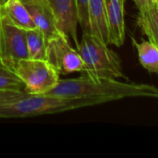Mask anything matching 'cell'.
I'll use <instances>...</instances> for the list:
<instances>
[{
    "mask_svg": "<svg viewBox=\"0 0 158 158\" xmlns=\"http://www.w3.org/2000/svg\"><path fill=\"white\" fill-rule=\"evenodd\" d=\"M47 94L80 100L87 107L125 98H158V86L82 74L78 78L60 79L57 85Z\"/></svg>",
    "mask_w": 158,
    "mask_h": 158,
    "instance_id": "cell-1",
    "label": "cell"
},
{
    "mask_svg": "<svg viewBox=\"0 0 158 158\" xmlns=\"http://www.w3.org/2000/svg\"><path fill=\"white\" fill-rule=\"evenodd\" d=\"M85 107L80 100L66 99L52 94H29L0 104V119L25 118L62 113Z\"/></svg>",
    "mask_w": 158,
    "mask_h": 158,
    "instance_id": "cell-2",
    "label": "cell"
},
{
    "mask_svg": "<svg viewBox=\"0 0 158 158\" xmlns=\"http://www.w3.org/2000/svg\"><path fill=\"white\" fill-rule=\"evenodd\" d=\"M108 45L91 32L82 33L81 40L76 44L84 62L82 74L94 78L124 77L121 59Z\"/></svg>",
    "mask_w": 158,
    "mask_h": 158,
    "instance_id": "cell-3",
    "label": "cell"
},
{
    "mask_svg": "<svg viewBox=\"0 0 158 158\" xmlns=\"http://www.w3.org/2000/svg\"><path fill=\"white\" fill-rule=\"evenodd\" d=\"M13 70L23 83L24 92L29 94H48L60 80V74L46 59H20Z\"/></svg>",
    "mask_w": 158,
    "mask_h": 158,
    "instance_id": "cell-4",
    "label": "cell"
},
{
    "mask_svg": "<svg viewBox=\"0 0 158 158\" xmlns=\"http://www.w3.org/2000/svg\"><path fill=\"white\" fill-rule=\"evenodd\" d=\"M46 60L60 75L84 71V62L66 34L46 40Z\"/></svg>",
    "mask_w": 158,
    "mask_h": 158,
    "instance_id": "cell-5",
    "label": "cell"
},
{
    "mask_svg": "<svg viewBox=\"0 0 158 158\" xmlns=\"http://www.w3.org/2000/svg\"><path fill=\"white\" fill-rule=\"evenodd\" d=\"M27 57L26 31L15 26L0 8V59L13 69L19 60Z\"/></svg>",
    "mask_w": 158,
    "mask_h": 158,
    "instance_id": "cell-6",
    "label": "cell"
},
{
    "mask_svg": "<svg viewBox=\"0 0 158 158\" xmlns=\"http://www.w3.org/2000/svg\"><path fill=\"white\" fill-rule=\"evenodd\" d=\"M52 9L59 29L69 38L78 44L77 27L79 25L75 0H51Z\"/></svg>",
    "mask_w": 158,
    "mask_h": 158,
    "instance_id": "cell-7",
    "label": "cell"
},
{
    "mask_svg": "<svg viewBox=\"0 0 158 158\" xmlns=\"http://www.w3.org/2000/svg\"><path fill=\"white\" fill-rule=\"evenodd\" d=\"M125 0H106L109 44L120 47L125 42Z\"/></svg>",
    "mask_w": 158,
    "mask_h": 158,
    "instance_id": "cell-8",
    "label": "cell"
},
{
    "mask_svg": "<svg viewBox=\"0 0 158 158\" xmlns=\"http://www.w3.org/2000/svg\"><path fill=\"white\" fill-rule=\"evenodd\" d=\"M26 6L32 17L35 27L44 34L46 40L61 34H65L59 29L56 18L54 16V13L51 10L36 5H26Z\"/></svg>",
    "mask_w": 158,
    "mask_h": 158,
    "instance_id": "cell-9",
    "label": "cell"
},
{
    "mask_svg": "<svg viewBox=\"0 0 158 158\" xmlns=\"http://www.w3.org/2000/svg\"><path fill=\"white\" fill-rule=\"evenodd\" d=\"M91 33L104 43L109 44V34L106 14V0H89Z\"/></svg>",
    "mask_w": 158,
    "mask_h": 158,
    "instance_id": "cell-10",
    "label": "cell"
},
{
    "mask_svg": "<svg viewBox=\"0 0 158 158\" xmlns=\"http://www.w3.org/2000/svg\"><path fill=\"white\" fill-rule=\"evenodd\" d=\"M1 9L15 26L25 31L36 28L27 6L21 0H10Z\"/></svg>",
    "mask_w": 158,
    "mask_h": 158,
    "instance_id": "cell-11",
    "label": "cell"
},
{
    "mask_svg": "<svg viewBox=\"0 0 158 158\" xmlns=\"http://www.w3.org/2000/svg\"><path fill=\"white\" fill-rule=\"evenodd\" d=\"M137 24L147 39L158 48V4L139 11Z\"/></svg>",
    "mask_w": 158,
    "mask_h": 158,
    "instance_id": "cell-12",
    "label": "cell"
},
{
    "mask_svg": "<svg viewBox=\"0 0 158 158\" xmlns=\"http://www.w3.org/2000/svg\"><path fill=\"white\" fill-rule=\"evenodd\" d=\"M137 49L141 65L150 73H158V48L149 40L137 43L132 39Z\"/></svg>",
    "mask_w": 158,
    "mask_h": 158,
    "instance_id": "cell-13",
    "label": "cell"
},
{
    "mask_svg": "<svg viewBox=\"0 0 158 158\" xmlns=\"http://www.w3.org/2000/svg\"><path fill=\"white\" fill-rule=\"evenodd\" d=\"M28 55L32 59H46V38L37 28L26 31Z\"/></svg>",
    "mask_w": 158,
    "mask_h": 158,
    "instance_id": "cell-14",
    "label": "cell"
},
{
    "mask_svg": "<svg viewBox=\"0 0 158 158\" xmlns=\"http://www.w3.org/2000/svg\"><path fill=\"white\" fill-rule=\"evenodd\" d=\"M24 85L12 69L0 59V92H22Z\"/></svg>",
    "mask_w": 158,
    "mask_h": 158,
    "instance_id": "cell-15",
    "label": "cell"
},
{
    "mask_svg": "<svg viewBox=\"0 0 158 158\" xmlns=\"http://www.w3.org/2000/svg\"><path fill=\"white\" fill-rule=\"evenodd\" d=\"M79 25L81 27L82 32H91L90 15H89V0H75Z\"/></svg>",
    "mask_w": 158,
    "mask_h": 158,
    "instance_id": "cell-16",
    "label": "cell"
},
{
    "mask_svg": "<svg viewBox=\"0 0 158 158\" xmlns=\"http://www.w3.org/2000/svg\"><path fill=\"white\" fill-rule=\"evenodd\" d=\"M25 94L26 92L24 91L22 92H0V104L17 99Z\"/></svg>",
    "mask_w": 158,
    "mask_h": 158,
    "instance_id": "cell-17",
    "label": "cell"
},
{
    "mask_svg": "<svg viewBox=\"0 0 158 158\" xmlns=\"http://www.w3.org/2000/svg\"><path fill=\"white\" fill-rule=\"evenodd\" d=\"M139 11L145 10L158 4V0H132Z\"/></svg>",
    "mask_w": 158,
    "mask_h": 158,
    "instance_id": "cell-18",
    "label": "cell"
},
{
    "mask_svg": "<svg viewBox=\"0 0 158 158\" xmlns=\"http://www.w3.org/2000/svg\"><path fill=\"white\" fill-rule=\"evenodd\" d=\"M25 5H36L43 6L46 9H49L53 12L51 0H21Z\"/></svg>",
    "mask_w": 158,
    "mask_h": 158,
    "instance_id": "cell-19",
    "label": "cell"
},
{
    "mask_svg": "<svg viewBox=\"0 0 158 158\" xmlns=\"http://www.w3.org/2000/svg\"><path fill=\"white\" fill-rule=\"evenodd\" d=\"M10 0H0V8H3Z\"/></svg>",
    "mask_w": 158,
    "mask_h": 158,
    "instance_id": "cell-20",
    "label": "cell"
}]
</instances>
